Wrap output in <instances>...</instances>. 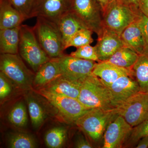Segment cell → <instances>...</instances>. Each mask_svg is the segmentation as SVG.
Listing matches in <instances>:
<instances>
[{"label":"cell","mask_w":148,"mask_h":148,"mask_svg":"<svg viewBox=\"0 0 148 148\" xmlns=\"http://www.w3.org/2000/svg\"><path fill=\"white\" fill-rule=\"evenodd\" d=\"M53 59L58 64L61 76L77 82L92 74L97 63L95 61L65 54L59 58Z\"/></svg>","instance_id":"10"},{"label":"cell","mask_w":148,"mask_h":148,"mask_svg":"<svg viewBox=\"0 0 148 148\" xmlns=\"http://www.w3.org/2000/svg\"><path fill=\"white\" fill-rule=\"evenodd\" d=\"M92 74L100 79L108 87L120 77L123 76L133 77L132 69L121 68L107 61L96 63Z\"/></svg>","instance_id":"15"},{"label":"cell","mask_w":148,"mask_h":148,"mask_svg":"<svg viewBox=\"0 0 148 148\" xmlns=\"http://www.w3.org/2000/svg\"><path fill=\"white\" fill-rule=\"evenodd\" d=\"M75 147L77 148H91L93 147L90 141L82 134L76 137L75 142Z\"/></svg>","instance_id":"34"},{"label":"cell","mask_w":148,"mask_h":148,"mask_svg":"<svg viewBox=\"0 0 148 148\" xmlns=\"http://www.w3.org/2000/svg\"><path fill=\"white\" fill-rule=\"evenodd\" d=\"M36 17V22L33 28L42 49L51 58L63 56L65 48L57 24L43 17Z\"/></svg>","instance_id":"3"},{"label":"cell","mask_w":148,"mask_h":148,"mask_svg":"<svg viewBox=\"0 0 148 148\" xmlns=\"http://www.w3.org/2000/svg\"><path fill=\"white\" fill-rule=\"evenodd\" d=\"M61 76L60 69L53 58L46 62L35 74L33 87L43 88L56 78Z\"/></svg>","instance_id":"20"},{"label":"cell","mask_w":148,"mask_h":148,"mask_svg":"<svg viewBox=\"0 0 148 148\" xmlns=\"http://www.w3.org/2000/svg\"><path fill=\"white\" fill-rule=\"evenodd\" d=\"M139 7L140 11L148 17V0H139Z\"/></svg>","instance_id":"36"},{"label":"cell","mask_w":148,"mask_h":148,"mask_svg":"<svg viewBox=\"0 0 148 148\" xmlns=\"http://www.w3.org/2000/svg\"><path fill=\"white\" fill-rule=\"evenodd\" d=\"M29 116L33 127L38 129L42 125L46 117L43 108L34 97L29 93L26 96Z\"/></svg>","instance_id":"24"},{"label":"cell","mask_w":148,"mask_h":148,"mask_svg":"<svg viewBox=\"0 0 148 148\" xmlns=\"http://www.w3.org/2000/svg\"><path fill=\"white\" fill-rule=\"evenodd\" d=\"M12 82L2 72L0 71V100L1 102L8 98L12 91Z\"/></svg>","instance_id":"32"},{"label":"cell","mask_w":148,"mask_h":148,"mask_svg":"<svg viewBox=\"0 0 148 148\" xmlns=\"http://www.w3.org/2000/svg\"><path fill=\"white\" fill-rule=\"evenodd\" d=\"M18 53L35 73L51 59L40 45L33 27L27 25L21 26Z\"/></svg>","instance_id":"5"},{"label":"cell","mask_w":148,"mask_h":148,"mask_svg":"<svg viewBox=\"0 0 148 148\" xmlns=\"http://www.w3.org/2000/svg\"><path fill=\"white\" fill-rule=\"evenodd\" d=\"M136 146L137 148H146L148 147V135L141 138Z\"/></svg>","instance_id":"37"},{"label":"cell","mask_w":148,"mask_h":148,"mask_svg":"<svg viewBox=\"0 0 148 148\" xmlns=\"http://www.w3.org/2000/svg\"><path fill=\"white\" fill-rule=\"evenodd\" d=\"M132 70L140 92L148 94V54L139 55Z\"/></svg>","instance_id":"22"},{"label":"cell","mask_w":148,"mask_h":148,"mask_svg":"<svg viewBox=\"0 0 148 148\" xmlns=\"http://www.w3.org/2000/svg\"><path fill=\"white\" fill-rule=\"evenodd\" d=\"M121 38L125 47L139 55L148 54V48L137 20L125 29Z\"/></svg>","instance_id":"16"},{"label":"cell","mask_w":148,"mask_h":148,"mask_svg":"<svg viewBox=\"0 0 148 148\" xmlns=\"http://www.w3.org/2000/svg\"><path fill=\"white\" fill-rule=\"evenodd\" d=\"M21 26L0 30L1 53L18 54Z\"/></svg>","instance_id":"21"},{"label":"cell","mask_w":148,"mask_h":148,"mask_svg":"<svg viewBox=\"0 0 148 148\" xmlns=\"http://www.w3.org/2000/svg\"><path fill=\"white\" fill-rule=\"evenodd\" d=\"M108 87L115 108H118L130 98L140 92L137 81L130 76L120 77Z\"/></svg>","instance_id":"12"},{"label":"cell","mask_w":148,"mask_h":148,"mask_svg":"<svg viewBox=\"0 0 148 148\" xmlns=\"http://www.w3.org/2000/svg\"><path fill=\"white\" fill-rule=\"evenodd\" d=\"M26 19L34 17L36 6L38 0H7Z\"/></svg>","instance_id":"28"},{"label":"cell","mask_w":148,"mask_h":148,"mask_svg":"<svg viewBox=\"0 0 148 148\" xmlns=\"http://www.w3.org/2000/svg\"><path fill=\"white\" fill-rule=\"evenodd\" d=\"M141 12L114 0L103 13V26L121 36L125 29L137 20Z\"/></svg>","instance_id":"6"},{"label":"cell","mask_w":148,"mask_h":148,"mask_svg":"<svg viewBox=\"0 0 148 148\" xmlns=\"http://www.w3.org/2000/svg\"><path fill=\"white\" fill-rule=\"evenodd\" d=\"M71 0H38L34 17L40 16L57 22L61 16L71 10Z\"/></svg>","instance_id":"14"},{"label":"cell","mask_w":148,"mask_h":148,"mask_svg":"<svg viewBox=\"0 0 148 148\" xmlns=\"http://www.w3.org/2000/svg\"><path fill=\"white\" fill-rule=\"evenodd\" d=\"M37 93L42 96L58 110L61 116L70 123H75L79 118L90 109L84 107L77 99L58 95L40 88Z\"/></svg>","instance_id":"8"},{"label":"cell","mask_w":148,"mask_h":148,"mask_svg":"<svg viewBox=\"0 0 148 148\" xmlns=\"http://www.w3.org/2000/svg\"><path fill=\"white\" fill-rule=\"evenodd\" d=\"M70 55L85 60L100 62L95 46H92L90 45L77 48L76 50L71 52Z\"/></svg>","instance_id":"31"},{"label":"cell","mask_w":148,"mask_h":148,"mask_svg":"<svg viewBox=\"0 0 148 148\" xmlns=\"http://www.w3.org/2000/svg\"><path fill=\"white\" fill-rule=\"evenodd\" d=\"M42 88L55 94L78 99L80 93V83L60 76Z\"/></svg>","instance_id":"18"},{"label":"cell","mask_w":148,"mask_h":148,"mask_svg":"<svg viewBox=\"0 0 148 148\" xmlns=\"http://www.w3.org/2000/svg\"><path fill=\"white\" fill-rule=\"evenodd\" d=\"M93 32L87 28L79 30L72 37L66 45L65 49L70 47L78 48L90 45L93 41L92 38Z\"/></svg>","instance_id":"29"},{"label":"cell","mask_w":148,"mask_h":148,"mask_svg":"<svg viewBox=\"0 0 148 148\" xmlns=\"http://www.w3.org/2000/svg\"><path fill=\"white\" fill-rule=\"evenodd\" d=\"M137 21L141 29L146 45L148 48V17L141 12L137 19Z\"/></svg>","instance_id":"33"},{"label":"cell","mask_w":148,"mask_h":148,"mask_svg":"<svg viewBox=\"0 0 148 148\" xmlns=\"http://www.w3.org/2000/svg\"><path fill=\"white\" fill-rule=\"evenodd\" d=\"M115 111L132 127L137 126L148 119V94L138 92L116 108Z\"/></svg>","instance_id":"9"},{"label":"cell","mask_w":148,"mask_h":148,"mask_svg":"<svg viewBox=\"0 0 148 148\" xmlns=\"http://www.w3.org/2000/svg\"><path fill=\"white\" fill-rule=\"evenodd\" d=\"M80 93L78 100L88 109L106 110L115 109L108 88L93 74L79 82Z\"/></svg>","instance_id":"1"},{"label":"cell","mask_w":148,"mask_h":148,"mask_svg":"<svg viewBox=\"0 0 148 148\" xmlns=\"http://www.w3.org/2000/svg\"><path fill=\"white\" fill-rule=\"evenodd\" d=\"M68 137L67 129L63 127H53L46 133L45 142L48 147L60 148L64 146Z\"/></svg>","instance_id":"26"},{"label":"cell","mask_w":148,"mask_h":148,"mask_svg":"<svg viewBox=\"0 0 148 148\" xmlns=\"http://www.w3.org/2000/svg\"><path fill=\"white\" fill-rule=\"evenodd\" d=\"M71 11L98 37L103 33V12L97 0H71Z\"/></svg>","instance_id":"7"},{"label":"cell","mask_w":148,"mask_h":148,"mask_svg":"<svg viewBox=\"0 0 148 148\" xmlns=\"http://www.w3.org/2000/svg\"><path fill=\"white\" fill-rule=\"evenodd\" d=\"M0 71L21 90L33 88L35 73L27 68L18 53H1Z\"/></svg>","instance_id":"4"},{"label":"cell","mask_w":148,"mask_h":148,"mask_svg":"<svg viewBox=\"0 0 148 148\" xmlns=\"http://www.w3.org/2000/svg\"><path fill=\"white\" fill-rule=\"evenodd\" d=\"M148 135V119L132 128L129 137L125 142L126 146L134 145L141 138Z\"/></svg>","instance_id":"30"},{"label":"cell","mask_w":148,"mask_h":148,"mask_svg":"<svg viewBox=\"0 0 148 148\" xmlns=\"http://www.w3.org/2000/svg\"><path fill=\"white\" fill-rule=\"evenodd\" d=\"M133 127L120 115L114 119L106 129L103 148H121L127 141Z\"/></svg>","instance_id":"11"},{"label":"cell","mask_w":148,"mask_h":148,"mask_svg":"<svg viewBox=\"0 0 148 148\" xmlns=\"http://www.w3.org/2000/svg\"><path fill=\"white\" fill-rule=\"evenodd\" d=\"M139 56L138 53L124 46L119 49L107 61L121 68L132 69Z\"/></svg>","instance_id":"23"},{"label":"cell","mask_w":148,"mask_h":148,"mask_svg":"<svg viewBox=\"0 0 148 148\" xmlns=\"http://www.w3.org/2000/svg\"><path fill=\"white\" fill-rule=\"evenodd\" d=\"M7 141L9 148H35L38 147L34 137L25 132H11L8 137Z\"/></svg>","instance_id":"25"},{"label":"cell","mask_w":148,"mask_h":148,"mask_svg":"<svg viewBox=\"0 0 148 148\" xmlns=\"http://www.w3.org/2000/svg\"><path fill=\"white\" fill-rule=\"evenodd\" d=\"M57 24L62 36L65 49L69 41L77 32L81 29L87 28L71 10L61 16Z\"/></svg>","instance_id":"17"},{"label":"cell","mask_w":148,"mask_h":148,"mask_svg":"<svg viewBox=\"0 0 148 148\" xmlns=\"http://www.w3.org/2000/svg\"><path fill=\"white\" fill-rule=\"evenodd\" d=\"M126 5L131 7L137 10H140L139 7V0H117Z\"/></svg>","instance_id":"35"},{"label":"cell","mask_w":148,"mask_h":148,"mask_svg":"<svg viewBox=\"0 0 148 148\" xmlns=\"http://www.w3.org/2000/svg\"><path fill=\"white\" fill-rule=\"evenodd\" d=\"M8 118L10 122L15 127H26L28 123V115L24 102L20 101L14 105L9 112Z\"/></svg>","instance_id":"27"},{"label":"cell","mask_w":148,"mask_h":148,"mask_svg":"<svg viewBox=\"0 0 148 148\" xmlns=\"http://www.w3.org/2000/svg\"><path fill=\"white\" fill-rule=\"evenodd\" d=\"M118 115L115 109L110 110L90 109L75 123L91 142L97 143L103 139L108 125Z\"/></svg>","instance_id":"2"},{"label":"cell","mask_w":148,"mask_h":148,"mask_svg":"<svg viewBox=\"0 0 148 148\" xmlns=\"http://www.w3.org/2000/svg\"><path fill=\"white\" fill-rule=\"evenodd\" d=\"M26 20L7 0H0V30L19 27Z\"/></svg>","instance_id":"19"},{"label":"cell","mask_w":148,"mask_h":148,"mask_svg":"<svg viewBox=\"0 0 148 148\" xmlns=\"http://www.w3.org/2000/svg\"><path fill=\"white\" fill-rule=\"evenodd\" d=\"M102 8L103 13L114 0H97Z\"/></svg>","instance_id":"38"},{"label":"cell","mask_w":148,"mask_h":148,"mask_svg":"<svg viewBox=\"0 0 148 148\" xmlns=\"http://www.w3.org/2000/svg\"><path fill=\"white\" fill-rule=\"evenodd\" d=\"M124 46L121 36L104 27L103 33L98 37L95 46L99 61H108L119 49Z\"/></svg>","instance_id":"13"}]
</instances>
